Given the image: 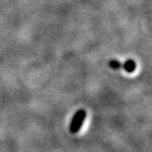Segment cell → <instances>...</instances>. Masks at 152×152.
I'll list each match as a JSON object with an SVG mask.
<instances>
[{
	"mask_svg": "<svg viewBox=\"0 0 152 152\" xmlns=\"http://www.w3.org/2000/svg\"><path fill=\"white\" fill-rule=\"evenodd\" d=\"M86 117V110L80 109L79 111H77L74 115V117L72 119V122H71L70 125V132L72 134H77L79 131L80 130L82 126L85 122Z\"/></svg>",
	"mask_w": 152,
	"mask_h": 152,
	"instance_id": "cell-1",
	"label": "cell"
},
{
	"mask_svg": "<svg viewBox=\"0 0 152 152\" xmlns=\"http://www.w3.org/2000/svg\"><path fill=\"white\" fill-rule=\"evenodd\" d=\"M135 68H137V64L132 59H129L126 61V63L123 64V69L128 73H132L134 72Z\"/></svg>",
	"mask_w": 152,
	"mask_h": 152,
	"instance_id": "cell-2",
	"label": "cell"
},
{
	"mask_svg": "<svg viewBox=\"0 0 152 152\" xmlns=\"http://www.w3.org/2000/svg\"><path fill=\"white\" fill-rule=\"evenodd\" d=\"M109 66L111 67L112 69L119 70V69H122V68H123V64L120 63L118 60H110Z\"/></svg>",
	"mask_w": 152,
	"mask_h": 152,
	"instance_id": "cell-3",
	"label": "cell"
}]
</instances>
